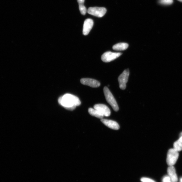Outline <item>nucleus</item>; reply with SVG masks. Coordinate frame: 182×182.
Segmentation results:
<instances>
[{"instance_id": "f257e3e1", "label": "nucleus", "mask_w": 182, "mask_h": 182, "mask_svg": "<svg viewBox=\"0 0 182 182\" xmlns=\"http://www.w3.org/2000/svg\"><path fill=\"white\" fill-rule=\"evenodd\" d=\"M61 105L69 110H73L80 105L81 102L77 97L70 94H66L60 97L58 100Z\"/></svg>"}, {"instance_id": "f03ea898", "label": "nucleus", "mask_w": 182, "mask_h": 182, "mask_svg": "<svg viewBox=\"0 0 182 182\" xmlns=\"http://www.w3.org/2000/svg\"><path fill=\"white\" fill-rule=\"evenodd\" d=\"M104 92L107 102L111 106L114 111H118L119 110V107L117 101L113 95L107 87H105L104 88Z\"/></svg>"}, {"instance_id": "7ed1b4c3", "label": "nucleus", "mask_w": 182, "mask_h": 182, "mask_svg": "<svg viewBox=\"0 0 182 182\" xmlns=\"http://www.w3.org/2000/svg\"><path fill=\"white\" fill-rule=\"evenodd\" d=\"M178 151L174 148L170 149L167 153V163L169 166H173L175 164L179 157Z\"/></svg>"}, {"instance_id": "20e7f679", "label": "nucleus", "mask_w": 182, "mask_h": 182, "mask_svg": "<svg viewBox=\"0 0 182 182\" xmlns=\"http://www.w3.org/2000/svg\"><path fill=\"white\" fill-rule=\"evenodd\" d=\"M87 11L91 15L101 18L105 15L107 10L104 7H90L88 8Z\"/></svg>"}, {"instance_id": "39448f33", "label": "nucleus", "mask_w": 182, "mask_h": 182, "mask_svg": "<svg viewBox=\"0 0 182 182\" xmlns=\"http://www.w3.org/2000/svg\"><path fill=\"white\" fill-rule=\"evenodd\" d=\"M129 74V70L127 69L124 70L118 78L120 88L122 90H124L126 88V83L128 82Z\"/></svg>"}, {"instance_id": "423d86ee", "label": "nucleus", "mask_w": 182, "mask_h": 182, "mask_svg": "<svg viewBox=\"0 0 182 182\" xmlns=\"http://www.w3.org/2000/svg\"><path fill=\"white\" fill-rule=\"evenodd\" d=\"M122 53H112L108 51L104 53L101 56V59L104 62H108L117 59L120 57Z\"/></svg>"}, {"instance_id": "0eeeda50", "label": "nucleus", "mask_w": 182, "mask_h": 182, "mask_svg": "<svg viewBox=\"0 0 182 182\" xmlns=\"http://www.w3.org/2000/svg\"><path fill=\"white\" fill-rule=\"evenodd\" d=\"M94 108L99 111L104 116H110L111 111L107 106L103 104H97L94 106Z\"/></svg>"}, {"instance_id": "6e6552de", "label": "nucleus", "mask_w": 182, "mask_h": 182, "mask_svg": "<svg viewBox=\"0 0 182 182\" xmlns=\"http://www.w3.org/2000/svg\"><path fill=\"white\" fill-rule=\"evenodd\" d=\"M80 82L82 85L94 88L99 87L101 85L99 81L94 79L88 78L81 79Z\"/></svg>"}, {"instance_id": "1a4fd4ad", "label": "nucleus", "mask_w": 182, "mask_h": 182, "mask_svg": "<svg viewBox=\"0 0 182 182\" xmlns=\"http://www.w3.org/2000/svg\"><path fill=\"white\" fill-rule=\"evenodd\" d=\"M94 25L93 20L91 19H86L84 23L83 33L84 35H88Z\"/></svg>"}, {"instance_id": "9d476101", "label": "nucleus", "mask_w": 182, "mask_h": 182, "mask_svg": "<svg viewBox=\"0 0 182 182\" xmlns=\"http://www.w3.org/2000/svg\"><path fill=\"white\" fill-rule=\"evenodd\" d=\"M101 121L104 125L108 128L114 130L119 129L120 126L118 123L114 121L104 119L101 120Z\"/></svg>"}, {"instance_id": "9b49d317", "label": "nucleus", "mask_w": 182, "mask_h": 182, "mask_svg": "<svg viewBox=\"0 0 182 182\" xmlns=\"http://www.w3.org/2000/svg\"><path fill=\"white\" fill-rule=\"evenodd\" d=\"M167 173L171 180L173 182H177V176L175 168L173 166H169L167 169Z\"/></svg>"}, {"instance_id": "f8f14e48", "label": "nucleus", "mask_w": 182, "mask_h": 182, "mask_svg": "<svg viewBox=\"0 0 182 182\" xmlns=\"http://www.w3.org/2000/svg\"><path fill=\"white\" fill-rule=\"evenodd\" d=\"M129 47V45L126 43H118L113 46V49L116 51H123Z\"/></svg>"}, {"instance_id": "ddd939ff", "label": "nucleus", "mask_w": 182, "mask_h": 182, "mask_svg": "<svg viewBox=\"0 0 182 182\" xmlns=\"http://www.w3.org/2000/svg\"><path fill=\"white\" fill-rule=\"evenodd\" d=\"M88 112L89 114L92 115V116L100 118V119H103L104 117L99 111L94 108H89L88 109Z\"/></svg>"}, {"instance_id": "4468645a", "label": "nucleus", "mask_w": 182, "mask_h": 182, "mask_svg": "<svg viewBox=\"0 0 182 182\" xmlns=\"http://www.w3.org/2000/svg\"><path fill=\"white\" fill-rule=\"evenodd\" d=\"M174 148L178 152L182 150V136L180 137V138L175 142L173 145Z\"/></svg>"}, {"instance_id": "2eb2a0df", "label": "nucleus", "mask_w": 182, "mask_h": 182, "mask_svg": "<svg viewBox=\"0 0 182 182\" xmlns=\"http://www.w3.org/2000/svg\"><path fill=\"white\" fill-rule=\"evenodd\" d=\"M160 4L164 5H169L173 4V0H159L158 2Z\"/></svg>"}, {"instance_id": "dca6fc26", "label": "nucleus", "mask_w": 182, "mask_h": 182, "mask_svg": "<svg viewBox=\"0 0 182 182\" xmlns=\"http://www.w3.org/2000/svg\"><path fill=\"white\" fill-rule=\"evenodd\" d=\"M79 5V9L81 13L83 15H85L87 12V10L85 6L84 5V4H81Z\"/></svg>"}, {"instance_id": "f3484780", "label": "nucleus", "mask_w": 182, "mask_h": 182, "mask_svg": "<svg viewBox=\"0 0 182 182\" xmlns=\"http://www.w3.org/2000/svg\"><path fill=\"white\" fill-rule=\"evenodd\" d=\"M141 180L142 182H156L152 179L147 177L141 178Z\"/></svg>"}, {"instance_id": "a211bd4d", "label": "nucleus", "mask_w": 182, "mask_h": 182, "mask_svg": "<svg viewBox=\"0 0 182 182\" xmlns=\"http://www.w3.org/2000/svg\"><path fill=\"white\" fill-rule=\"evenodd\" d=\"M170 180H171V179H170V177H169V176H164V177L163 178L162 182H166Z\"/></svg>"}, {"instance_id": "6ab92c4d", "label": "nucleus", "mask_w": 182, "mask_h": 182, "mask_svg": "<svg viewBox=\"0 0 182 182\" xmlns=\"http://www.w3.org/2000/svg\"><path fill=\"white\" fill-rule=\"evenodd\" d=\"M77 2L79 4H84L85 0H77Z\"/></svg>"}, {"instance_id": "aec40b11", "label": "nucleus", "mask_w": 182, "mask_h": 182, "mask_svg": "<svg viewBox=\"0 0 182 182\" xmlns=\"http://www.w3.org/2000/svg\"><path fill=\"white\" fill-rule=\"evenodd\" d=\"M180 182H182V177H181L180 179Z\"/></svg>"}, {"instance_id": "412c9836", "label": "nucleus", "mask_w": 182, "mask_h": 182, "mask_svg": "<svg viewBox=\"0 0 182 182\" xmlns=\"http://www.w3.org/2000/svg\"><path fill=\"white\" fill-rule=\"evenodd\" d=\"M182 136V132L180 134V137Z\"/></svg>"}, {"instance_id": "4be33fe9", "label": "nucleus", "mask_w": 182, "mask_h": 182, "mask_svg": "<svg viewBox=\"0 0 182 182\" xmlns=\"http://www.w3.org/2000/svg\"><path fill=\"white\" fill-rule=\"evenodd\" d=\"M177 1H178L179 2H182V0H177Z\"/></svg>"}, {"instance_id": "5701e85b", "label": "nucleus", "mask_w": 182, "mask_h": 182, "mask_svg": "<svg viewBox=\"0 0 182 182\" xmlns=\"http://www.w3.org/2000/svg\"><path fill=\"white\" fill-rule=\"evenodd\" d=\"M166 182H172L170 180V181H169Z\"/></svg>"}]
</instances>
